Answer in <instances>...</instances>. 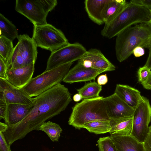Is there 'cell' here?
Listing matches in <instances>:
<instances>
[{"label": "cell", "mask_w": 151, "mask_h": 151, "mask_svg": "<svg viewBox=\"0 0 151 151\" xmlns=\"http://www.w3.org/2000/svg\"><path fill=\"white\" fill-rule=\"evenodd\" d=\"M33 106L27 116L15 124L8 125L3 133L10 145L30 132L39 130L42 124L64 111L72 101L67 88L59 83L34 98Z\"/></svg>", "instance_id": "obj_1"}, {"label": "cell", "mask_w": 151, "mask_h": 151, "mask_svg": "<svg viewBox=\"0 0 151 151\" xmlns=\"http://www.w3.org/2000/svg\"><path fill=\"white\" fill-rule=\"evenodd\" d=\"M138 46L149 49L151 47V27L148 22L131 26L116 35L115 50L117 60L120 62L125 60Z\"/></svg>", "instance_id": "obj_2"}, {"label": "cell", "mask_w": 151, "mask_h": 151, "mask_svg": "<svg viewBox=\"0 0 151 151\" xmlns=\"http://www.w3.org/2000/svg\"><path fill=\"white\" fill-rule=\"evenodd\" d=\"M151 19V13L147 9L130 2L113 19L105 24L101 34L110 39L132 25L147 23Z\"/></svg>", "instance_id": "obj_3"}, {"label": "cell", "mask_w": 151, "mask_h": 151, "mask_svg": "<svg viewBox=\"0 0 151 151\" xmlns=\"http://www.w3.org/2000/svg\"><path fill=\"white\" fill-rule=\"evenodd\" d=\"M102 96L83 99L72 108L68 123L76 129L83 128L86 124L98 120H109L110 118Z\"/></svg>", "instance_id": "obj_4"}, {"label": "cell", "mask_w": 151, "mask_h": 151, "mask_svg": "<svg viewBox=\"0 0 151 151\" xmlns=\"http://www.w3.org/2000/svg\"><path fill=\"white\" fill-rule=\"evenodd\" d=\"M73 63L59 65L32 78L22 88L31 97H36L60 83L67 74Z\"/></svg>", "instance_id": "obj_5"}, {"label": "cell", "mask_w": 151, "mask_h": 151, "mask_svg": "<svg viewBox=\"0 0 151 151\" xmlns=\"http://www.w3.org/2000/svg\"><path fill=\"white\" fill-rule=\"evenodd\" d=\"M57 0H16L15 9L23 15L34 24H47L49 12L57 5Z\"/></svg>", "instance_id": "obj_6"}, {"label": "cell", "mask_w": 151, "mask_h": 151, "mask_svg": "<svg viewBox=\"0 0 151 151\" xmlns=\"http://www.w3.org/2000/svg\"><path fill=\"white\" fill-rule=\"evenodd\" d=\"M32 38L37 47L49 50L51 52L69 43L61 30L47 23L34 25Z\"/></svg>", "instance_id": "obj_7"}, {"label": "cell", "mask_w": 151, "mask_h": 151, "mask_svg": "<svg viewBox=\"0 0 151 151\" xmlns=\"http://www.w3.org/2000/svg\"><path fill=\"white\" fill-rule=\"evenodd\" d=\"M17 38L18 42L6 63L7 69L35 64L37 59V47L32 38L24 34L19 35Z\"/></svg>", "instance_id": "obj_8"}, {"label": "cell", "mask_w": 151, "mask_h": 151, "mask_svg": "<svg viewBox=\"0 0 151 151\" xmlns=\"http://www.w3.org/2000/svg\"><path fill=\"white\" fill-rule=\"evenodd\" d=\"M132 117L131 136L143 143L149 132V125L151 119V106L147 98L142 96L134 109Z\"/></svg>", "instance_id": "obj_9"}, {"label": "cell", "mask_w": 151, "mask_h": 151, "mask_svg": "<svg viewBox=\"0 0 151 151\" xmlns=\"http://www.w3.org/2000/svg\"><path fill=\"white\" fill-rule=\"evenodd\" d=\"M87 50L81 44L70 43L53 52L48 59L45 71L61 65L78 60Z\"/></svg>", "instance_id": "obj_10"}, {"label": "cell", "mask_w": 151, "mask_h": 151, "mask_svg": "<svg viewBox=\"0 0 151 151\" xmlns=\"http://www.w3.org/2000/svg\"><path fill=\"white\" fill-rule=\"evenodd\" d=\"M0 100L7 104H28L34 102V98L30 96L22 88H17L7 80L0 78Z\"/></svg>", "instance_id": "obj_11"}, {"label": "cell", "mask_w": 151, "mask_h": 151, "mask_svg": "<svg viewBox=\"0 0 151 151\" xmlns=\"http://www.w3.org/2000/svg\"><path fill=\"white\" fill-rule=\"evenodd\" d=\"M78 61V62L86 67L91 68L102 73L114 71L116 68L115 66L101 51L96 49H91L87 51Z\"/></svg>", "instance_id": "obj_12"}, {"label": "cell", "mask_w": 151, "mask_h": 151, "mask_svg": "<svg viewBox=\"0 0 151 151\" xmlns=\"http://www.w3.org/2000/svg\"><path fill=\"white\" fill-rule=\"evenodd\" d=\"M102 100L110 119L133 116L134 109L115 93L107 97H103Z\"/></svg>", "instance_id": "obj_13"}, {"label": "cell", "mask_w": 151, "mask_h": 151, "mask_svg": "<svg viewBox=\"0 0 151 151\" xmlns=\"http://www.w3.org/2000/svg\"><path fill=\"white\" fill-rule=\"evenodd\" d=\"M102 72L91 68L86 67L81 64L77 63L70 69L63 81L71 84L76 82L90 81L94 80Z\"/></svg>", "instance_id": "obj_14"}, {"label": "cell", "mask_w": 151, "mask_h": 151, "mask_svg": "<svg viewBox=\"0 0 151 151\" xmlns=\"http://www.w3.org/2000/svg\"><path fill=\"white\" fill-rule=\"evenodd\" d=\"M35 70V64L13 69H8L7 80L16 87L22 88L32 78Z\"/></svg>", "instance_id": "obj_15"}, {"label": "cell", "mask_w": 151, "mask_h": 151, "mask_svg": "<svg viewBox=\"0 0 151 151\" xmlns=\"http://www.w3.org/2000/svg\"><path fill=\"white\" fill-rule=\"evenodd\" d=\"M34 102L28 104H8L6 115L4 119L5 123L8 125H12L20 122L27 116Z\"/></svg>", "instance_id": "obj_16"}, {"label": "cell", "mask_w": 151, "mask_h": 151, "mask_svg": "<svg viewBox=\"0 0 151 151\" xmlns=\"http://www.w3.org/2000/svg\"><path fill=\"white\" fill-rule=\"evenodd\" d=\"M109 0H86L84 4L85 10L89 18L96 24L104 23L103 15L105 6Z\"/></svg>", "instance_id": "obj_17"}, {"label": "cell", "mask_w": 151, "mask_h": 151, "mask_svg": "<svg viewBox=\"0 0 151 151\" xmlns=\"http://www.w3.org/2000/svg\"><path fill=\"white\" fill-rule=\"evenodd\" d=\"M114 93L134 109L142 98L139 90L127 85L117 84Z\"/></svg>", "instance_id": "obj_18"}, {"label": "cell", "mask_w": 151, "mask_h": 151, "mask_svg": "<svg viewBox=\"0 0 151 151\" xmlns=\"http://www.w3.org/2000/svg\"><path fill=\"white\" fill-rule=\"evenodd\" d=\"M117 151H146L143 143L131 136L111 135Z\"/></svg>", "instance_id": "obj_19"}, {"label": "cell", "mask_w": 151, "mask_h": 151, "mask_svg": "<svg viewBox=\"0 0 151 151\" xmlns=\"http://www.w3.org/2000/svg\"><path fill=\"white\" fill-rule=\"evenodd\" d=\"M111 135L131 136L132 123V116L110 119Z\"/></svg>", "instance_id": "obj_20"}, {"label": "cell", "mask_w": 151, "mask_h": 151, "mask_svg": "<svg viewBox=\"0 0 151 151\" xmlns=\"http://www.w3.org/2000/svg\"><path fill=\"white\" fill-rule=\"evenodd\" d=\"M127 3L125 0H109L104 13L105 24H108L116 17L124 9Z\"/></svg>", "instance_id": "obj_21"}, {"label": "cell", "mask_w": 151, "mask_h": 151, "mask_svg": "<svg viewBox=\"0 0 151 151\" xmlns=\"http://www.w3.org/2000/svg\"><path fill=\"white\" fill-rule=\"evenodd\" d=\"M0 35H2L13 41L19 35L18 30L15 25L0 14Z\"/></svg>", "instance_id": "obj_22"}, {"label": "cell", "mask_w": 151, "mask_h": 151, "mask_svg": "<svg viewBox=\"0 0 151 151\" xmlns=\"http://www.w3.org/2000/svg\"><path fill=\"white\" fill-rule=\"evenodd\" d=\"M102 90V86L93 81L86 83L83 86L77 90L78 93L81 95L83 99H86L99 97Z\"/></svg>", "instance_id": "obj_23"}, {"label": "cell", "mask_w": 151, "mask_h": 151, "mask_svg": "<svg viewBox=\"0 0 151 151\" xmlns=\"http://www.w3.org/2000/svg\"><path fill=\"white\" fill-rule=\"evenodd\" d=\"M83 128L96 134L109 132L111 128L109 120H98L91 122L85 124Z\"/></svg>", "instance_id": "obj_24"}, {"label": "cell", "mask_w": 151, "mask_h": 151, "mask_svg": "<svg viewBox=\"0 0 151 151\" xmlns=\"http://www.w3.org/2000/svg\"><path fill=\"white\" fill-rule=\"evenodd\" d=\"M39 129L45 132L53 142L58 141L62 131L59 124L50 121L42 123Z\"/></svg>", "instance_id": "obj_25"}, {"label": "cell", "mask_w": 151, "mask_h": 151, "mask_svg": "<svg viewBox=\"0 0 151 151\" xmlns=\"http://www.w3.org/2000/svg\"><path fill=\"white\" fill-rule=\"evenodd\" d=\"M12 41L2 36H0V57L6 64L14 50Z\"/></svg>", "instance_id": "obj_26"}, {"label": "cell", "mask_w": 151, "mask_h": 151, "mask_svg": "<svg viewBox=\"0 0 151 151\" xmlns=\"http://www.w3.org/2000/svg\"><path fill=\"white\" fill-rule=\"evenodd\" d=\"M97 142L99 151H117L110 136L100 138Z\"/></svg>", "instance_id": "obj_27"}, {"label": "cell", "mask_w": 151, "mask_h": 151, "mask_svg": "<svg viewBox=\"0 0 151 151\" xmlns=\"http://www.w3.org/2000/svg\"><path fill=\"white\" fill-rule=\"evenodd\" d=\"M137 74L138 81L143 85L148 79L151 74V71L144 66L139 68L137 71Z\"/></svg>", "instance_id": "obj_28"}, {"label": "cell", "mask_w": 151, "mask_h": 151, "mask_svg": "<svg viewBox=\"0 0 151 151\" xmlns=\"http://www.w3.org/2000/svg\"><path fill=\"white\" fill-rule=\"evenodd\" d=\"M10 145L6 140L3 133L0 132V151H11Z\"/></svg>", "instance_id": "obj_29"}, {"label": "cell", "mask_w": 151, "mask_h": 151, "mask_svg": "<svg viewBox=\"0 0 151 151\" xmlns=\"http://www.w3.org/2000/svg\"><path fill=\"white\" fill-rule=\"evenodd\" d=\"M7 68L5 62L0 57V78L7 80Z\"/></svg>", "instance_id": "obj_30"}, {"label": "cell", "mask_w": 151, "mask_h": 151, "mask_svg": "<svg viewBox=\"0 0 151 151\" xmlns=\"http://www.w3.org/2000/svg\"><path fill=\"white\" fill-rule=\"evenodd\" d=\"M130 2L144 7L151 13V0H132Z\"/></svg>", "instance_id": "obj_31"}, {"label": "cell", "mask_w": 151, "mask_h": 151, "mask_svg": "<svg viewBox=\"0 0 151 151\" xmlns=\"http://www.w3.org/2000/svg\"><path fill=\"white\" fill-rule=\"evenodd\" d=\"M8 104L5 102L0 100V120L5 119L6 115Z\"/></svg>", "instance_id": "obj_32"}, {"label": "cell", "mask_w": 151, "mask_h": 151, "mask_svg": "<svg viewBox=\"0 0 151 151\" xmlns=\"http://www.w3.org/2000/svg\"><path fill=\"white\" fill-rule=\"evenodd\" d=\"M143 144L146 151H151V125L149 127V132Z\"/></svg>", "instance_id": "obj_33"}, {"label": "cell", "mask_w": 151, "mask_h": 151, "mask_svg": "<svg viewBox=\"0 0 151 151\" xmlns=\"http://www.w3.org/2000/svg\"><path fill=\"white\" fill-rule=\"evenodd\" d=\"M145 53L144 48L140 46L136 47L133 50V54L135 57H139L143 55Z\"/></svg>", "instance_id": "obj_34"}, {"label": "cell", "mask_w": 151, "mask_h": 151, "mask_svg": "<svg viewBox=\"0 0 151 151\" xmlns=\"http://www.w3.org/2000/svg\"><path fill=\"white\" fill-rule=\"evenodd\" d=\"M97 83L100 86L106 84L108 82V78L106 74L99 76L97 79Z\"/></svg>", "instance_id": "obj_35"}, {"label": "cell", "mask_w": 151, "mask_h": 151, "mask_svg": "<svg viewBox=\"0 0 151 151\" xmlns=\"http://www.w3.org/2000/svg\"><path fill=\"white\" fill-rule=\"evenodd\" d=\"M149 55L145 65V66L147 67L150 70H151V47L149 49Z\"/></svg>", "instance_id": "obj_36"}, {"label": "cell", "mask_w": 151, "mask_h": 151, "mask_svg": "<svg viewBox=\"0 0 151 151\" xmlns=\"http://www.w3.org/2000/svg\"><path fill=\"white\" fill-rule=\"evenodd\" d=\"M142 85L145 88L151 90V74L147 81Z\"/></svg>", "instance_id": "obj_37"}, {"label": "cell", "mask_w": 151, "mask_h": 151, "mask_svg": "<svg viewBox=\"0 0 151 151\" xmlns=\"http://www.w3.org/2000/svg\"><path fill=\"white\" fill-rule=\"evenodd\" d=\"M8 128V125L6 123L0 122V132L4 133L6 131Z\"/></svg>", "instance_id": "obj_38"}, {"label": "cell", "mask_w": 151, "mask_h": 151, "mask_svg": "<svg viewBox=\"0 0 151 151\" xmlns=\"http://www.w3.org/2000/svg\"><path fill=\"white\" fill-rule=\"evenodd\" d=\"M83 99L81 95L79 93L75 94L73 97V100L75 102H78Z\"/></svg>", "instance_id": "obj_39"}, {"label": "cell", "mask_w": 151, "mask_h": 151, "mask_svg": "<svg viewBox=\"0 0 151 151\" xmlns=\"http://www.w3.org/2000/svg\"><path fill=\"white\" fill-rule=\"evenodd\" d=\"M150 25L151 27V19L148 22Z\"/></svg>", "instance_id": "obj_40"}]
</instances>
